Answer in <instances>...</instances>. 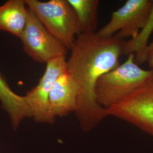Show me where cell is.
<instances>
[{
  "instance_id": "2",
  "label": "cell",
  "mask_w": 153,
  "mask_h": 153,
  "mask_svg": "<svg viewBox=\"0 0 153 153\" xmlns=\"http://www.w3.org/2000/svg\"><path fill=\"white\" fill-rule=\"evenodd\" d=\"M153 74V71L140 67L134 55L131 54L123 64L99 78L95 88L97 102L107 109L125 98Z\"/></svg>"
},
{
  "instance_id": "5",
  "label": "cell",
  "mask_w": 153,
  "mask_h": 153,
  "mask_svg": "<svg viewBox=\"0 0 153 153\" xmlns=\"http://www.w3.org/2000/svg\"><path fill=\"white\" fill-rule=\"evenodd\" d=\"M153 6V0H128L113 11L109 22L97 33L103 38L115 35L123 39L134 38L143 27Z\"/></svg>"
},
{
  "instance_id": "3",
  "label": "cell",
  "mask_w": 153,
  "mask_h": 153,
  "mask_svg": "<svg viewBox=\"0 0 153 153\" xmlns=\"http://www.w3.org/2000/svg\"><path fill=\"white\" fill-rule=\"evenodd\" d=\"M29 10L67 49L73 47L81 28L76 14L67 0H25Z\"/></svg>"
},
{
  "instance_id": "12",
  "label": "cell",
  "mask_w": 153,
  "mask_h": 153,
  "mask_svg": "<svg viewBox=\"0 0 153 153\" xmlns=\"http://www.w3.org/2000/svg\"><path fill=\"white\" fill-rule=\"evenodd\" d=\"M75 11L81 33H96L98 25V0H67Z\"/></svg>"
},
{
  "instance_id": "8",
  "label": "cell",
  "mask_w": 153,
  "mask_h": 153,
  "mask_svg": "<svg viewBox=\"0 0 153 153\" xmlns=\"http://www.w3.org/2000/svg\"><path fill=\"white\" fill-rule=\"evenodd\" d=\"M78 95L76 82L66 70L56 79L49 94L51 109L55 118L65 117L75 112Z\"/></svg>"
},
{
  "instance_id": "1",
  "label": "cell",
  "mask_w": 153,
  "mask_h": 153,
  "mask_svg": "<svg viewBox=\"0 0 153 153\" xmlns=\"http://www.w3.org/2000/svg\"><path fill=\"white\" fill-rule=\"evenodd\" d=\"M125 42L115 35L103 38L97 33H81L76 36L67 60V71L79 90L75 113L83 131H92L108 116L97 102L96 85L102 75L120 65Z\"/></svg>"
},
{
  "instance_id": "7",
  "label": "cell",
  "mask_w": 153,
  "mask_h": 153,
  "mask_svg": "<svg viewBox=\"0 0 153 153\" xmlns=\"http://www.w3.org/2000/svg\"><path fill=\"white\" fill-rule=\"evenodd\" d=\"M66 70V56L49 61L38 85L25 96L35 122L49 124L55 122L56 118L51 112L49 104V94L56 79Z\"/></svg>"
},
{
  "instance_id": "6",
  "label": "cell",
  "mask_w": 153,
  "mask_h": 153,
  "mask_svg": "<svg viewBox=\"0 0 153 153\" xmlns=\"http://www.w3.org/2000/svg\"><path fill=\"white\" fill-rule=\"evenodd\" d=\"M23 48L33 60L39 63L66 56L65 46L44 27L38 18L29 10L27 21L20 38Z\"/></svg>"
},
{
  "instance_id": "10",
  "label": "cell",
  "mask_w": 153,
  "mask_h": 153,
  "mask_svg": "<svg viewBox=\"0 0 153 153\" xmlns=\"http://www.w3.org/2000/svg\"><path fill=\"white\" fill-rule=\"evenodd\" d=\"M26 7L25 0H9L0 6V31L20 38L27 21Z\"/></svg>"
},
{
  "instance_id": "11",
  "label": "cell",
  "mask_w": 153,
  "mask_h": 153,
  "mask_svg": "<svg viewBox=\"0 0 153 153\" xmlns=\"http://www.w3.org/2000/svg\"><path fill=\"white\" fill-rule=\"evenodd\" d=\"M153 32V0L151 11L143 27L134 38L125 42L123 48V55L129 56L131 54H135V62L138 65L146 62L148 41Z\"/></svg>"
},
{
  "instance_id": "13",
  "label": "cell",
  "mask_w": 153,
  "mask_h": 153,
  "mask_svg": "<svg viewBox=\"0 0 153 153\" xmlns=\"http://www.w3.org/2000/svg\"><path fill=\"white\" fill-rule=\"evenodd\" d=\"M146 62L150 70L153 71V41L148 45L146 51Z\"/></svg>"
},
{
  "instance_id": "9",
  "label": "cell",
  "mask_w": 153,
  "mask_h": 153,
  "mask_svg": "<svg viewBox=\"0 0 153 153\" xmlns=\"http://www.w3.org/2000/svg\"><path fill=\"white\" fill-rule=\"evenodd\" d=\"M0 103L9 116L11 126L16 131L25 119L32 117V112L25 99L14 92L5 76L0 71Z\"/></svg>"
},
{
  "instance_id": "4",
  "label": "cell",
  "mask_w": 153,
  "mask_h": 153,
  "mask_svg": "<svg viewBox=\"0 0 153 153\" xmlns=\"http://www.w3.org/2000/svg\"><path fill=\"white\" fill-rule=\"evenodd\" d=\"M105 111L108 116L126 121L153 136V74Z\"/></svg>"
}]
</instances>
